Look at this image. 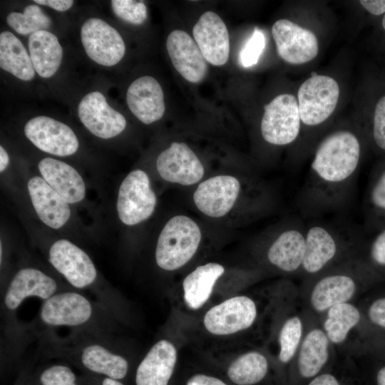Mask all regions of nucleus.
Returning <instances> with one entry per match:
<instances>
[{"label": "nucleus", "instance_id": "79ce46f5", "mask_svg": "<svg viewBox=\"0 0 385 385\" xmlns=\"http://www.w3.org/2000/svg\"><path fill=\"white\" fill-rule=\"evenodd\" d=\"M362 6L373 15L385 13V0H361Z\"/></svg>", "mask_w": 385, "mask_h": 385}, {"label": "nucleus", "instance_id": "58836bf2", "mask_svg": "<svg viewBox=\"0 0 385 385\" xmlns=\"http://www.w3.org/2000/svg\"><path fill=\"white\" fill-rule=\"evenodd\" d=\"M370 257L375 265L385 267V228L375 237L371 243Z\"/></svg>", "mask_w": 385, "mask_h": 385}, {"label": "nucleus", "instance_id": "09e8293b", "mask_svg": "<svg viewBox=\"0 0 385 385\" xmlns=\"http://www.w3.org/2000/svg\"><path fill=\"white\" fill-rule=\"evenodd\" d=\"M0 257H1V262H2V244L1 242L0 245Z\"/></svg>", "mask_w": 385, "mask_h": 385}, {"label": "nucleus", "instance_id": "cd10ccee", "mask_svg": "<svg viewBox=\"0 0 385 385\" xmlns=\"http://www.w3.org/2000/svg\"><path fill=\"white\" fill-rule=\"evenodd\" d=\"M0 67L22 81L35 76L30 56L21 41L10 31L0 34Z\"/></svg>", "mask_w": 385, "mask_h": 385}, {"label": "nucleus", "instance_id": "a211bd4d", "mask_svg": "<svg viewBox=\"0 0 385 385\" xmlns=\"http://www.w3.org/2000/svg\"><path fill=\"white\" fill-rule=\"evenodd\" d=\"M166 48L177 71L192 83L201 82L207 73V64L195 40L183 30L168 36Z\"/></svg>", "mask_w": 385, "mask_h": 385}, {"label": "nucleus", "instance_id": "b1692460", "mask_svg": "<svg viewBox=\"0 0 385 385\" xmlns=\"http://www.w3.org/2000/svg\"><path fill=\"white\" fill-rule=\"evenodd\" d=\"M46 182L70 204L83 200L86 195L84 181L71 165L52 158L42 159L38 165Z\"/></svg>", "mask_w": 385, "mask_h": 385}, {"label": "nucleus", "instance_id": "5701e85b", "mask_svg": "<svg viewBox=\"0 0 385 385\" xmlns=\"http://www.w3.org/2000/svg\"><path fill=\"white\" fill-rule=\"evenodd\" d=\"M177 360L174 345L163 339L155 343L140 363L136 385H168Z\"/></svg>", "mask_w": 385, "mask_h": 385}, {"label": "nucleus", "instance_id": "f03ea898", "mask_svg": "<svg viewBox=\"0 0 385 385\" xmlns=\"http://www.w3.org/2000/svg\"><path fill=\"white\" fill-rule=\"evenodd\" d=\"M201 240L197 224L185 215H176L163 227L155 249L157 265L172 271L185 265L196 252Z\"/></svg>", "mask_w": 385, "mask_h": 385}, {"label": "nucleus", "instance_id": "8fccbe9b", "mask_svg": "<svg viewBox=\"0 0 385 385\" xmlns=\"http://www.w3.org/2000/svg\"><path fill=\"white\" fill-rule=\"evenodd\" d=\"M382 26L384 28V29L385 30V14L383 17V19H382Z\"/></svg>", "mask_w": 385, "mask_h": 385}, {"label": "nucleus", "instance_id": "ea45409f", "mask_svg": "<svg viewBox=\"0 0 385 385\" xmlns=\"http://www.w3.org/2000/svg\"><path fill=\"white\" fill-rule=\"evenodd\" d=\"M368 316L374 324L385 329V297L378 299L371 304Z\"/></svg>", "mask_w": 385, "mask_h": 385}, {"label": "nucleus", "instance_id": "f704fd0d", "mask_svg": "<svg viewBox=\"0 0 385 385\" xmlns=\"http://www.w3.org/2000/svg\"><path fill=\"white\" fill-rule=\"evenodd\" d=\"M265 46V37L262 31L255 29L240 53V60L244 67L255 65Z\"/></svg>", "mask_w": 385, "mask_h": 385}, {"label": "nucleus", "instance_id": "20e7f679", "mask_svg": "<svg viewBox=\"0 0 385 385\" xmlns=\"http://www.w3.org/2000/svg\"><path fill=\"white\" fill-rule=\"evenodd\" d=\"M260 124L263 139L274 145H287L298 138L301 118L295 96L289 94L277 96L264 107Z\"/></svg>", "mask_w": 385, "mask_h": 385}, {"label": "nucleus", "instance_id": "dca6fc26", "mask_svg": "<svg viewBox=\"0 0 385 385\" xmlns=\"http://www.w3.org/2000/svg\"><path fill=\"white\" fill-rule=\"evenodd\" d=\"M241 190L237 178L231 175H217L202 182L193 194L197 209L212 217L224 216L236 202Z\"/></svg>", "mask_w": 385, "mask_h": 385}, {"label": "nucleus", "instance_id": "7ed1b4c3", "mask_svg": "<svg viewBox=\"0 0 385 385\" xmlns=\"http://www.w3.org/2000/svg\"><path fill=\"white\" fill-rule=\"evenodd\" d=\"M343 233L324 224L306 226L305 252L301 270L308 275H317L329 269L352 243Z\"/></svg>", "mask_w": 385, "mask_h": 385}, {"label": "nucleus", "instance_id": "f3484780", "mask_svg": "<svg viewBox=\"0 0 385 385\" xmlns=\"http://www.w3.org/2000/svg\"><path fill=\"white\" fill-rule=\"evenodd\" d=\"M195 41L206 61L215 66L225 65L230 55V37L227 26L219 15L203 13L192 29Z\"/></svg>", "mask_w": 385, "mask_h": 385}, {"label": "nucleus", "instance_id": "a878e982", "mask_svg": "<svg viewBox=\"0 0 385 385\" xmlns=\"http://www.w3.org/2000/svg\"><path fill=\"white\" fill-rule=\"evenodd\" d=\"M225 268L215 262L197 267L183 280L184 299L192 309L200 308L209 299L217 280L222 275Z\"/></svg>", "mask_w": 385, "mask_h": 385}, {"label": "nucleus", "instance_id": "393cba45", "mask_svg": "<svg viewBox=\"0 0 385 385\" xmlns=\"http://www.w3.org/2000/svg\"><path fill=\"white\" fill-rule=\"evenodd\" d=\"M30 57L35 71L43 78H50L58 69L63 49L57 37L52 33L39 31L29 38Z\"/></svg>", "mask_w": 385, "mask_h": 385}, {"label": "nucleus", "instance_id": "a18cd8bd", "mask_svg": "<svg viewBox=\"0 0 385 385\" xmlns=\"http://www.w3.org/2000/svg\"><path fill=\"white\" fill-rule=\"evenodd\" d=\"M9 162V158L7 152L3 148L0 146V171L2 173L7 168Z\"/></svg>", "mask_w": 385, "mask_h": 385}, {"label": "nucleus", "instance_id": "bb28decb", "mask_svg": "<svg viewBox=\"0 0 385 385\" xmlns=\"http://www.w3.org/2000/svg\"><path fill=\"white\" fill-rule=\"evenodd\" d=\"M329 340L324 330L313 329L304 337L298 354V369L304 378L316 376L327 363Z\"/></svg>", "mask_w": 385, "mask_h": 385}, {"label": "nucleus", "instance_id": "2eb2a0df", "mask_svg": "<svg viewBox=\"0 0 385 385\" xmlns=\"http://www.w3.org/2000/svg\"><path fill=\"white\" fill-rule=\"evenodd\" d=\"M78 115L92 134L103 139L119 135L126 126L124 116L112 108L98 91L89 93L82 98L78 106Z\"/></svg>", "mask_w": 385, "mask_h": 385}, {"label": "nucleus", "instance_id": "473e14b6", "mask_svg": "<svg viewBox=\"0 0 385 385\" xmlns=\"http://www.w3.org/2000/svg\"><path fill=\"white\" fill-rule=\"evenodd\" d=\"M303 327L299 317L294 316L285 321L279 332V359L287 363L294 356L302 340Z\"/></svg>", "mask_w": 385, "mask_h": 385}, {"label": "nucleus", "instance_id": "f8f14e48", "mask_svg": "<svg viewBox=\"0 0 385 385\" xmlns=\"http://www.w3.org/2000/svg\"><path fill=\"white\" fill-rule=\"evenodd\" d=\"M272 34L279 56L287 63H305L318 53V41L314 34L289 20H277L272 27Z\"/></svg>", "mask_w": 385, "mask_h": 385}, {"label": "nucleus", "instance_id": "f257e3e1", "mask_svg": "<svg viewBox=\"0 0 385 385\" xmlns=\"http://www.w3.org/2000/svg\"><path fill=\"white\" fill-rule=\"evenodd\" d=\"M361 158V144L341 129L318 144L298 197L302 211L315 215L341 207L349 196Z\"/></svg>", "mask_w": 385, "mask_h": 385}, {"label": "nucleus", "instance_id": "9b49d317", "mask_svg": "<svg viewBox=\"0 0 385 385\" xmlns=\"http://www.w3.org/2000/svg\"><path fill=\"white\" fill-rule=\"evenodd\" d=\"M257 317L254 301L236 296L212 307L204 317L206 329L215 335H228L249 328Z\"/></svg>", "mask_w": 385, "mask_h": 385}, {"label": "nucleus", "instance_id": "49530a36", "mask_svg": "<svg viewBox=\"0 0 385 385\" xmlns=\"http://www.w3.org/2000/svg\"><path fill=\"white\" fill-rule=\"evenodd\" d=\"M377 385H385V366L382 367L378 372L376 376Z\"/></svg>", "mask_w": 385, "mask_h": 385}, {"label": "nucleus", "instance_id": "e433bc0d", "mask_svg": "<svg viewBox=\"0 0 385 385\" xmlns=\"http://www.w3.org/2000/svg\"><path fill=\"white\" fill-rule=\"evenodd\" d=\"M373 138L376 145L385 150V96L380 98L375 107Z\"/></svg>", "mask_w": 385, "mask_h": 385}, {"label": "nucleus", "instance_id": "a19ab883", "mask_svg": "<svg viewBox=\"0 0 385 385\" xmlns=\"http://www.w3.org/2000/svg\"><path fill=\"white\" fill-rule=\"evenodd\" d=\"M186 385H227L222 381L205 374H196L192 376Z\"/></svg>", "mask_w": 385, "mask_h": 385}, {"label": "nucleus", "instance_id": "7c9ffc66", "mask_svg": "<svg viewBox=\"0 0 385 385\" xmlns=\"http://www.w3.org/2000/svg\"><path fill=\"white\" fill-rule=\"evenodd\" d=\"M268 362L266 357L257 351L244 354L229 366L230 379L238 385H253L260 382L266 375Z\"/></svg>", "mask_w": 385, "mask_h": 385}, {"label": "nucleus", "instance_id": "6e6552de", "mask_svg": "<svg viewBox=\"0 0 385 385\" xmlns=\"http://www.w3.org/2000/svg\"><path fill=\"white\" fill-rule=\"evenodd\" d=\"M357 288L354 271V261L343 263L342 267L321 275L315 282L310 293V304L318 312L348 302Z\"/></svg>", "mask_w": 385, "mask_h": 385}, {"label": "nucleus", "instance_id": "ddd939ff", "mask_svg": "<svg viewBox=\"0 0 385 385\" xmlns=\"http://www.w3.org/2000/svg\"><path fill=\"white\" fill-rule=\"evenodd\" d=\"M305 243L306 226L294 218L272 241L267 258L272 265L283 272H297L302 270Z\"/></svg>", "mask_w": 385, "mask_h": 385}, {"label": "nucleus", "instance_id": "c03bdc74", "mask_svg": "<svg viewBox=\"0 0 385 385\" xmlns=\"http://www.w3.org/2000/svg\"><path fill=\"white\" fill-rule=\"evenodd\" d=\"M308 385H340L337 379L330 374L315 377Z\"/></svg>", "mask_w": 385, "mask_h": 385}, {"label": "nucleus", "instance_id": "412c9836", "mask_svg": "<svg viewBox=\"0 0 385 385\" xmlns=\"http://www.w3.org/2000/svg\"><path fill=\"white\" fill-rule=\"evenodd\" d=\"M27 188L34 210L46 225L59 229L68 222L71 216L69 203L42 177L31 178Z\"/></svg>", "mask_w": 385, "mask_h": 385}, {"label": "nucleus", "instance_id": "0eeeda50", "mask_svg": "<svg viewBox=\"0 0 385 385\" xmlns=\"http://www.w3.org/2000/svg\"><path fill=\"white\" fill-rule=\"evenodd\" d=\"M81 38L88 56L100 65L114 66L124 56L125 46L121 36L101 19L86 20L81 26Z\"/></svg>", "mask_w": 385, "mask_h": 385}, {"label": "nucleus", "instance_id": "c9c22d12", "mask_svg": "<svg viewBox=\"0 0 385 385\" xmlns=\"http://www.w3.org/2000/svg\"><path fill=\"white\" fill-rule=\"evenodd\" d=\"M42 385H76L73 371L64 365H53L45 369L40 377Z\"/></svg>", "mask_w": 385, "mask_h": 385}, {"label": "nucleus", "instance_id": "aec40b11", "mask_svg": "<svg viewBox=\"0 0 385 385\" xmlns=\"http://www.w3.org/2000/svg\"><path fill=\"white\" fill-rule=\"evenodd\" d=\"M126 101L132 113L145 124L160 120L165 113L162 87L152 76L135 80L128 88Z\"/></svg>", "mask_w": 385, "mask_h": 385}, {"label": "nucleus", "instance_id": "4c0bfd02", "mask_svg": "<svg viewBox=\"0 0 385 385\" xmlns=\"http://www.w3.org/2000/svg\"><path fill=\"white\" fill-rule=\"evenodd\" d=\"M369 201L374 210L385 213V168L377 175L371 188Z\"/></svg>", "mask_w": 385, "mask_h": 385}, {"label": "nucleus", "instance_id": "39448f33", "mask_svg": "<svg viewBox=\"0 0 385 385\" xmlns=\"http://www.w3.org/2000/svg\"><path fill=\"white\" fill-rule=\"evenodd\" d=\"M339 97V87L334 78L322 75L311 76L297 93L301 121L307 126L322 124L332 114Z\"/></svg>", "mask_w": 385, "mask_h": 385}, {"label": "nucleus", "instance_id": "37998d69", "mask_svg": "<svg viewBox=\"0 0 385 385\" xmlns=\"http://www.w3.org/2000/svg\"><path fill=\"white\" fill-rule=\"evenodd\" d=\"M34 1L38 4L48 6L58 11L69 9L73 4V1L71 0H35Z\"/></svg>", "mask_w": 385, "mask_h": 385}, {"label": "nucleus", "instance_id": "de8ad7c7", "mask_svg": "<svg viewBox=\"0 0 385 385\" xmlns=\"http://www.w3.org/2000/svg\"><path fill=\"white\" fill-rule=\"evenodd\" d=\"M101 385H123V384L121 382H120L118 380L106 377L103 379Z\"/></svg>", "mask_w": 385, "mask_h": 385}, {"label": "nucleus", "instance_id": "4be33fe9", "mask_svg": "<svg viewBox=\"0 0 385 385\" xmlns=\"http://www.w3.org/2000/svg\"><path fill=\"white\" fill-rule=\"evenodd\" d=\"M57 289L56 281L43 272L31 267L20 270L11 281L4 297V304L14 310L29 297L46 300Z\"/></svg>", "mask_w": 385, "mask_h": 385}, {"label": "nucleus", "instance_id": "9d476101", "mask_svg": "<svg viewBox=\"0 0 385 385\" xmlns=\"http://www.w3.org/2000/svg\"><path fill=\"white\" fill-rule=\"evenodd\" d=\"M48 258L52 266L76 288H85L96 279V269L89 256L68 240L53 242Z\"/></svg>", "mask_w": 385, "mask_h": 385}, {"label": "nucleus", "instance_id": "4468645a", "mask_svg": "<svg viewBox=\"0 0 385 385\" xmlns=\"http://www.w3.org/2000/svg\"><path fill=\"white\" fill-rule=\"evenodd\" d=\"M156 168L165 180L190 185L200 180L204 167L193 150L184 143L173 142L160 153Z\"/></svg>", "mask_w": 385, "mask_h": 385}, {"label": "nucleus", "instance_id": "72a5a7b5", "mask_svg": "<svg viewBox=\"0 0 385 385\" xmlns=\"http://www.w3.org/2000/svg\"><path fill=\"white\" fill-rule=\"evenodd\" d=\"M111 6L114 14L127 23L140 25L147 19V8L143 1L113 0Z\"/></svg>", "mask_w": 385, "mask_h": 385}, {"label": "nucleus", "instance_id": "c85d7f7f", "mask_svg": "<svg viewBox=\"0 0 385 385\" xmlns=\"http://www.w3.org/2000/svg\"><path fill=\"white\" fill-rule=\"evenodd\" d=\"M81 362L88 370L113 379L124 378L128 372L127 360L100 344H91L81 352Z\"/></svg>", "mask_w": 385, "mask_h": 385}, {"label": "nucleus", "instance_id": "c756f323", "mask_svg": "<svg viewBox=\"0 0 385 385\" xmlns=\"http://www.w3.org/2000/svg\"><path fill=\"white\" fill-rule=\"evenodd\" d=\"M360 319V312L354 304L349 302L339 304L327 310L324 331L331 343L339 344L346 340Z\"/></svg>", "mask_w": 385, "mask_h": 385}, {"label": "nucleus", "instance_id": "2f4dec72", "mask_svg": "<svg viewBox=\"0 0 385 385\" xmlns=\"http://www.w3.org/2000/svg\"><path fill=\"white\" fill-rule=\"evenodd\" d=\"M8 25L21 35L33 34L39 31H46L51 21L36 4L27 6L23 13L11 12L6 16Z\"/></svg>", "mask_w": 385, "mask_h": 385}, {"label": "nucleus", "instance_id": "6ab92c4d", "mask_svg": "<svg viewBox=\"0 0 385 385\" xmlns=\"http://www.w3.org/2000/svg\"><path fill=\"white\" fill-rule=\"evenodd\" d=\"M91 302L82 294L74 292L54 294L43 302L40 317L50 326L75 327L83 324L91 317Z\"/></svg>", "mask_w": 385, "mask_h": 385}, {"label": "nucleus", "instance_id": "1a4fd4ad", "mask_svg": "<svg viewBox=\"0 0 385 385\" xmlns=\"http://www.w3.org/2000/svg\"><path fill=\"white\" fill-rule=\"evenodd\" d=\"M24 133L38 149L54 155H71L78 148V140L73 130L50 117L31 118L24 126Z\"/></svg>", "mask_w": 385, "mask_h": 385}, {"label": "nucleus", "instance_id": "423d86ee", "mask_svg": "<svg viewBox=\"0 0 385 385\" xmlns=\"http://www.w3.org/2000/svg\"><path fill=\"white\" fill-rule=\"evenodd\" d=\"M157 198L148 175L141 170L131 171L122 181L116 208L119 219L126 225L147 220L154 212Z\"/></svg>", "mask_w": 385, "mask_h": 385}]
</instances>
